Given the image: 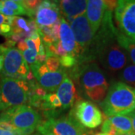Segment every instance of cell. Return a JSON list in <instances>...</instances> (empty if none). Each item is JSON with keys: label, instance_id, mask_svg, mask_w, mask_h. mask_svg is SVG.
I'll return each instance as SVG.
<instances>
[{"label": "cell", "instance_id": "1", "mask_svg": "<svg viewBox=\"0 0 135 135\" xmlns=\"http://www.w3.org/2000/svg\"><path fill=\"white\" fill-rule=\"evenodd\" d=\"M67 74L77 80L83 92L91 101L101 103L106 97L109 84L96 63H78Z\"/></svg>", "mask_w": 135, "mask_h": 135}, {"label": "cell", "instance_id": "2", "mask_svg": "<svg viewBox=\"0 0 135 135\" xmlns=\"http://www.w3.org/2000/svg\"><path fill=\"white\" fill-rule=\"evenodd\" d=\"M100 105L107 117L128 115L135 109V89L123 82L114 83Z\"/></svg>", "mask_w": 135, "mask_h": 135}, {"label": "cell", "instance_id": "3", "mask_svg": "<svg viewBox=\"0 0 135 135\" xmlns=\"http://www.w3.org/2000/svg\"><path fill=\"white\" fill-rule=\"evenodd\" d=\"M30 93L31 86L28 81L2 77L0 80L1 111L24 105L29 102Z\"/></svg>", "mask_w": 135, "mask_h": 135}, {"label": "cell", "instance_id": "4", "mask_svg": "<svg viewBox=\"0 0 135 135\" xmlns=\"http://www.w3.org/2000/svg\"><path fill=\"white\" fill-rule=\"evenodd\" d=\"M0 120L9 122L18 130L29 131L33 133L42 122V117L32 107L21 105L2 111Z\"/></svg>", "mask_w": 135, "mask_h": 135}, {"label": "cell", "instance_id": "5", "mask_svg": "<svg viewBox=\"0 0 135 135\" xmlns=\"http://www.w3.org/2000/svg\"><path fill=\"white\" fill-rule=\"evenodd\" d=\"M37 131L41 135H83L88 132L71 111L67 116L42 121L37 127Z\"/></svg>", "mask_w": 135, "mask_h": 135}, {"label": "cell", "instance_id": "6", "mask_svg": "<svg viewBox=\"0 0 135 135\" xmlns=\"http://www.w3.org/2000/svg\"><path fill=\"white\" fill-rule=\"evenodd\" d=\"M0 55L3 58V68L2 70L3 77L28 80L32 71L18 49L6 47L2 44L0 45Z\"/></svg>", "mask_w": 135, "mask_h": 135}, {"label": "cell", "instance_id": "7", "mask_svg": "<svg viewBox=\"0 0 135 135\" xmlns=\"http://www.w3.org/2000/svg\"><path fill=\"white\" fill-rule=\"evenodd\" d=\"M97 59L105 69L116 72L128 64V54L117 42L116 38L107 43L98 53Z\"/></svg>", "mask_w": 135, "mask_h": 135}, {"label": "cell", "instance_id": "8", "mask_svg": "<svg viewBox=\"0 0 135 135\" xmlns=\"http://www.w3.org/2000/svg\"><path fill=\"white\" fill-rule=\"evenodd\" d=\"M115 20L119 32L135 41V0L117 1Z\"/></svg>", "mask_w": 135, "mask_h": 135}, {"label": "cell", "instance_id": "9", "mask_svg": "<svg viewBox=\"0 0 135 135\" xmlns=\"http://www.w3.org/2000/svg\"><path fill=\"white\" fill-rule=\"evenodd\" d=\"M71 111L85 128L94 129L101 126L104 121L103 114L98 107L90 101L80 99L75 103Z\"/></svg>", "mask_w": 135, "mask_h": 135}, {"label": "cell", "instance_id": "10", "mask_svg": "<svg viewBox=\"0 0 135 135\" xmlns=\"http://www.w3.org/2000/svg\"><path fill=\"white\" fill-rule=\"evenodd\" d=\"M29 68L39 86L50 92H53L57 89L63 80L68 77L66 70L62 67L56 71L49 70L45 63H35Z\"/></svg>", "mask_w": 135, "mask_h": 135}, {"label": "cell", "instance_id": "11", "mask_svg": "<svg viewBox=\"0 0 135 135\" xmlns=\"http://www.w3.org/2000/svg\"><path fill=\"white\" fill-rule=\"evenodd\" d=\"M71 29L77 45L82 51V56H83L90 47L95 33L91 28L85 15L79 16L74 19L71 23Z\"/></svg>", "mask_w": 135, "mask_h": 135}, {"label": "cell", "instance_id": "12", "mask_svg": "<svg viewBox=\"0 0 135 135\" xmlns=\"http://www.w3.org/2000/svg\"><path fill=\"white\" fill-rule=\"evenodd\" d=\"M60 10L56 1H41L35 13V23L38 27L52 26L59 20Z\"/></svg>", "mask_w": 135, "mask_h": 135}, {"label": "cell", "instance_id": "13", "mask_svg": "<svg viewBox=\"0 0 135 135\" xmlns=\"http://www.w3.org/2000/svg\"><path fill=\"white\" fill-rule=\"evenodd\" d=\"M59 41L63 49L68 54L75 56L77 59L82 56V51L75 41L71 26L65 18H60L59 26Z\"/></svg>", "mask_w": 135, "mask_h": 135}, {"label": "cell", "instance_id": "14", "mask_svg": "<svg viewBox=\"0 0 135 135\" xmlns=\"http://www.w3.org/2000/svg\"><path fill=\"white\" fill-rule=\"evenodd\" d=\"M56 95L62 104V109L67 110L74 107L80 99L77 93L76 87L70 77H65L56 89Z\"/></svg>", "mask_w": 135, "mask_h": 135}, {"label": "cell", "instance_id": "15", "mask_svg": "<svg viewBox=\"0 0 135 135\" xmlns=\"http://www.w3.org/2000/svg\"><path fill=\"white\" fill-rule=\"evenodd\" d=\"M107 4L104 0H89L86 7V17L93 32L96 34L101 26Z\"/></svg>", "mask_w": 135, "mask_h": 135}, {"label": "cell", "instance_id": "16", "mask_svg": "<svg viewBox=\"0 0 135 135\" xmlns=\"http://www.w3.org/2000/svg\"><path fill=\"white\" fill-rule=\"evenodd\" d=\"M59 10L71 23L76 17L85 14L88 1L85 0H62L58 2Z\"/></svg>", "mask_w": 135, "mask_h": 135}, {"label": "cell", "instance_id": "17", "mask_svg": "<svg viewBox=\"0 0 135 135\" xmlns=\"http://www.w3.org/2000/svg\"><path fill=\"white\" fill-rule=\"evenodd\" d=\"M0 14L7 17H17V15H27V12L22 1L5 0L0 1Z\"/></svg>", "mask_w": 135, "mask_h": 135}, {"label": "cell", "instance_id": "18", "mask_svg": "<svg viewBox=\"0 0 135 135\" xmlns=\"http://www.w3.org/2000/svg\"><path fill=\"white\" fill-rule=\"evenodd\" d=\"M107 119L118 134H131L133 133L132 122L128 116H108Z\"/></svg>", "mask_w": 135, "mask_h": 135}, {"label": "cell", "instance_id": "19", "mask_svg": "<svg viewBox=\"0 0 135 135\" xmlns=\"http://www.w3.org/2000/svg\"><path fill=\"white\" fill-rule=\"evenodd\" d=\"M116 41L122 48L128 54L131 62L135 65V41L126 37L119 31L116 35Z\"/></svg>", "mask_w": 135, "mask_h": 135}, {"label": "cell", "instance_id": "20", "mask_svg": "<svg viewBox=\"0 0 135 135\" xmlns=\"http://www.w3.org/2000/svg\"><path fill=\"white\" fill-rule=\"evenodd\" d=\"M120 79L124 83L135 89V65H128L121 72Z\"/></svg>", "mask_w": 135, "mask_h": 135}, {"label": "cell", "instance_id": "21", "mask_svg": "<svg viewBox=\"0 0 135 135\" xmlns=\"http://www.w3.org/2000/svg\"><path fill=\"white\" fill-rule=\"evenodd\" d=\"M13 17H7L0 14V35L9 38L12 35L11 21Z\"/></svg>", "mask_w": 135, "mask_h": 135}, {"label": "cell", "instance_id": "22", "mask_svg": "<svg viewBox=\"0 0 135 135\" xmlns=\"http://www.w3.org/2000/svg\"><path fill=\"white\" fill-rule=\"evenodd\" d=\"M44 100L47 105V111L55 110L57 108L62 107V104L59 97L56 93L50 92L44 96ZM46 112V111H45Z\"/></svg>", "mask_w": 135, "mask_h": 135}, {"label": "cell", "instance_id": "23", "mask_svg": "<svg viewBox=\"0 0 135 135\" xmlns=\"http://www.w3.org/2000/svg\"><path fill=\"white\" fill-rule=\"evenodd\" d=\"M59 62L61 67L67 71L68 69H71L75 65H77L78 64V59L75 56L68 53L67 55L59 58Z\"/></svg>", "mask_w": 135, "mask_h": 135}, {"label": "cell", "instance_id": "24", "mask_svg": "<svg viewBox=\"0 0 135 135\" xmlns=\"http://www.w3.org/2000/svg\"><path fill=\"white\" fill-rule=\"evenodd\" d=\"M22 2L26 10L27 16H29L32 19L34 16H35V13L37 11L38 6L41 3V1H36V0L29 1L28 0V1H22Z\"/></svg>", "mask_w": 135, "mask_h": 135}, {"label": "cell", "instance_id": "25", "mask_svg": "<svg viewBox=\"0 0 135 135\" xmlns=\"http://www.w3.org/2000/svg\"><path fill=\"white\" fill-rule=\"evenodd\" d=\"M101 130L102 133L107 135H116L118 134V132L114 128V127L112 126V124L107 119V117H106L103 121Z\"/></svg>", "mask_w": 135, "mask_h": 135}, {"label": "cell", "instance_id": "26", "mask_svg": "<svg viewBox=\"0 0 135 135\" xmlns=\"http://www.w3.org/2000/svg\"><path fill=\"white\" fill-rule=\"evenodd\" d=\"M45 65L47 68H48L49 70L50 71H56L59 70L61 68V65H60V62H59V58L57 57H55V56H51V57H49L46 62Z\"/></svg>", "mask_w": 135, "mask_h": 135}, {"label": "cell", "instance_id": "27", "mask_svg": "<svg viewBox=\"0 0 135 135\" xmlns=\"http://www.w3.org/2000/svg\"><path fill=\"white\" fill-rule=\"evenodd\" d=\"M0 129L4 131H16L18 130L11 123L3 120H0Z\"/></svg>", "mask_w": 135, "mask_h": 135}, {"label": "cell", "instance_id": "28", "mask_svg": "<svg viewBox=\"0 0 135 135\" xmlns=\"http://www.w3.org/2000/svg\"><path fill=\"white\" fill-rule=\"evenodd\" d=\"M0 135H23V134L20 130H17L16 131H9L0 129Z\"/></svg>", "mask_w": 135, "mask_h": 135}, {"label": "cell", "instance_id": "29", "mask_svg": "<svg viewBox=\"0 0 135 135\" xmlns=\"http://www.w3.org/2000/svg\"><path fill=\"white\" fill-rule=\"evenodd\" d=\"M126 116H128L131 118V122H132V128H133V133L135 135V116L131 114V113H129L128 115H126Z\"/></svg>", "mask_w": 135, "mask_h": 135}, {"label": "cell", "instance_id": "30", "mask_svg": "<svg viewBox=\"0 0 135 135\" xmlns=\"http://www.w3.org/2000/svg\"><path fill=\"white\" fill-rule=\"evenodd\" d=\"M2 68H3V58L0 55V71L2 70Z\"/></svg>", "mask_w": 135, "mask_h": 135}, {"label": "cell", "instance_id": "31", "mask_svg": "<svg viewBox=\"0 0 135 135\" xmlns=\"http://www.w3.org/2000/svg\"><path fill=\"white\" fill-rule=\"evenodd\" d=\"M92 135H107V134H104V133H96V134H94V133H92Z\"/></svg>", "mask_w": 135, "mask_h": 135}, {"label": "cell", "instance_id": "32", "mask_svg": "<svg viewBox=\"0 0 135 135\" xmlns=\"http://www.w3.org/2000/svg\"><path fill=\"white\" fill-rule=\"evenodd\" d=\"M116 135H134V133H131V134H117Z\"/></svg>", "mask_w": 135, "mask_h": 135}, {"label": "cell", "instance_id": "33", "mask_svg": "<svg viewBox=\"0 0 135 135\" xmlns=\"http://www.w3.org/2000/svg\"><path fill=\"white\" fill-rule=\"evenodd\" d=\"M92 132H90V133L87 132L86 134H83V135H92Z\"/></svg>", "mask_w": 135, "mask_h": 135}, {"label": "cell", "instance_id": "34", "mask_svg": "<svg viewBox=\"0 0 135 135\" xmlns=\"http://www.w3.org/2000/svg\"><path fill=\"white\" fill-rule=\"evenodd\" d=\"M131 113V114H133V115H134V116H135V109L134 110H133V112H132V113Z\"/></svg>", "mask_w": 135, "mask_h": 135}, {"label": "cell", "instance_id": "35", "mask_svg": "<svg viewBox=\"0 0 135 135\" xmlns=\"http://www.w3.org/2000/svg\"><path fill=\"white\" fill-rule=\"evenodd\" d=\"M35 135H41V134H35Z\"/></svg>", "mask_w": 135, "mask_h": 135}, {"label": "cell", "instance_id": "36", "mask_svg": "<svg viewBox=\"0 0 135 135\" xmlns=\"http://www.w3.org/2000/svg\"><path fill=\"white\" fill-rule=\"evenodd\" d=\"M0 112H1V109H0Z\"/></svg>", "mask_w": 135, "mask_h": 135}]
</instances>
